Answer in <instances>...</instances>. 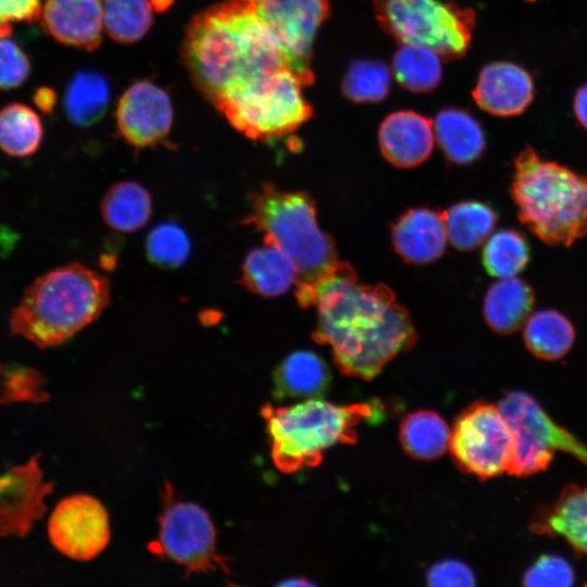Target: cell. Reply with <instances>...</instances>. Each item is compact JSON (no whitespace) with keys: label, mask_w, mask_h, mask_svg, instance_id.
<instances>
[{"label":"cell","mask_w":587,"mask_h":587,"mask_svg":"<svg viewBox=\"0 0 587 587\" xmlns=\"http://www.w3.org/2000/svg\"><path fill=\"white\" fill-rule=\"evenodd\" d=\"M249 202L241 223L262 233L264 242L292 261L297 302L302 309L313 307L317 286L340 263L333 238L319 226L314 201L307 192L265 183L249 195Z\"/></svg>","instance_id":"obj_3"},{"label":"cell","mask_w":587,"mask_h":587,"mask_svg":"<svg viewBox=\"0 0 587 587\" xmlns=\"http://www.w3.org/2000/svg\"><path fill=\"white\" fill-rule=\"evenodd\" d=\"M434 141L433 121L413 111L391 113L380 124L378 132L383 155L401 168L414 167L427 160Z\"/></svg>","instance_id":"obj_18"},{"label":"cell","mask_w":587,"mask_h":587,"mask_svg":"<svg viewBox=\"0 0 587 587\" xmlns=\"http://www.w3.org/2000/svg\"><path fill=\"white\" fill-rule=\"evenodd\" d=\"M40 117L29 107L10 103L0 109V149L11 157L35 153L42 140Z\"/></svg>","instance_id":"obj_30"},{"label":"cell","mask_w":587,"mask_h":587,"mask_svg":"<svg viewBox=\"0 0 587 587\" xmlns=\"http://www.w3.org/2000/svg\"><path fill=\"white\" fill-rule=\"evenodd\" d=\"M377 413L375 404H337L324 399H305L290 407L265 404L272 459L283 473L319 465L324 452L339 444H354L358 425Z\"/></svg>","instance_id":"obj_6"},{"label":"cell","mask_w":587,"mask_h":587,"mask_svg":"<svg viewBox=\"0 0 587 587\" xmlns=\"http://www.w3.org/2000/svg\"><path fill=\"white\" fill-rule=\"evenodd\" d=\"M153 5L149 0H107L103 8V27L111 39L130 43L149 30Z\"/></svg>","instance_id":"obj_33"},{"label":"cell","mask_w":587,"mask_h":587,"mask_svg":"<svg viewBox=\"0 0 587 587\" xmlns=\"http://www.w3.org/2000/svg\"><path fill=\"white\" fill-rule=\"evenodd\" d=\"M540 534L563 537L575 550L587 554V485H569L550 507L534 519Z\"/></svg>","instance_id":"obj_22"},{"label":"cell","mask_w":587,"mask_h":587,"mask_svg":"<svg viewBox=\"0 0 587 587\" xmlns=\"http://www.w3.org/2000/svg\"><path fill=\"white\" fill-rule=\"evenodd\" d=\"M510 193L520 222L545 243L570 247L587 233V176L529 146L513 161Z\"/></svg>","instance_id":"obj_5"},{"label":"cell","mask_w":587,"mask_h":587,"mask_svg":"<svg viewBox=\"0 0 587 587\" xmlns=\"http://www.w3.org/2000/svg\"><path fill=\"white\" fill-rule=\"evenodd\" d=\"M389 68L376 61L359 60L351 64L344 78L345 95L357 102L383 100L390 87Z\"/></svg>","instance_id":"obj_35"},{"label":"cell","mask_w":587,"mask_h":587,"mask_svg":"<svg viewBox=\"0 0 587 587\" xmlns=\"http://www.w3.org/2000/svg\"><path fill=\"white\" fill-rule=\"evenodd\" d=\"M40 0H0V38L11 35L14 23L40 20Z\"/></svg>","instance_id":"obj_39"},{"label":"cell","mask_w":587,"mask_h":587,"mask_svg":"<svg viewBox=\"0 0 587 587\" xmlns=\"http://www.w3.org/2000/svg\"><path fill=\"white\" fill-rule=\"evenodd\" d=\"M111 299L109 279L79 263L37 277L10 316V330L40 348L59 346L97 320Z\"/></svg>","instance_id":"obj_4"},{"label":"cell","mask_w":587,"mask_h":587,"mask_svg":"<svg viewBox=\"0 0 587 587\" xmlns=\"http://www.w3.org/2000/svg\"><path fill=\"white\" fill-rule=\"evenodd\" d=\"M41 26L55 40L92 50L101 42L103 8L98 0H46Z\"/></svg>","instance_id":"obj_17"},{"label":"cell","mask_w":587,"mask_h":587,"mask_svg":"<svg viewBox=\"0 0 587 587\" xmlns=\"http://www.w3.org/2000/svg\"><path fill=\"white\" fill-rule=\"evenodd\" d=\"M523 339L530 353L541 360L563 358L575 340V328L563 313L544 309L532 313L524 324Z\"/></svg>","instance_id":"obj_26"},{"label":"cell","mask_w":587,"mask_h":587,"mask_svg":"<svg viewBox=\"0 0 587 587\" xmlns=\"http://www.w3.org/2000/svg\"><path fill=\"white\" fill-rule=\"evenodd\" d=\"M111 90L107 78L92 70L76 73L68 83L64 107L70 121L76 126H91L107 112Z\"/></svg>","instance_id":"obj_27"},{"label":"cell","mask_w":587,"mask_h":587,"mask_svg":"<svg viewBox=\"0 0 587 587\" xmlns=\"http://www.w3.org/2000/svg\"><path fill=\"white\" fill-rule=\"evenodd\" d=\"M527 1H536V0H527Z\"/></svg>","instance_id":"obj_43"},{"label":"cell","mask_w":587,"mask_h":587,"mask_svg":"<svg viewBox=\"0 0 587 587\" xmlns=\"http://www.w3.org/2000/svg\"><path fill=\"white\" fill-rule=\"evenodd\" d=\"M442 214L448 240L461 251H471L484 243L498 221L489 204L476 200L458 202Z\"/></svg>","instance_id":"obj_28"},{"label":"cell","mask_w":587,"mask_h":587,"mask_svg":"<svg viewBox=\"0 0 587 587\" xmlns=\"http://www.w3.org/2000/svg\"><path fill=\"white\" fill-rule=\"evenodd\" d=\"M30 63L26 53L12 40L0 38V89L22 85L29 75Z\"/></svg>","instance_id":"obj_38"},{"label":"cell","mask_w":587,"mask_h":587,"mask_svg":"<svg viewBox=\"0 0 587 587\" xmlns=\"http://www.w3.org/2000/svg\"><path fill=\"white\" fill-rule=\"evenodd\" d=\"M190 250L191 242L186 230L170 221L155 225L145 241L147 259L162 270H176L184 265Z\"/></svg>","instance_id":"obj_34"},{"label":"cell","mask_w":587,"mask_h":587,"mask_svg":"<svg viewBox=\"0 0 587 587\" xmlns=\"http://www.w3.org/2000/svg\"><path fill=\"white\" fill-rule=\"evenodd\" d=\"M382 28L399 45L423 46L442 60L466 53L475 12L440 0H374Z\"/></svg>","instance_id":"obj_8"},{"label":"cell","mask_w":587,"mask_h":587,"mask_svg":"<svg viewBox=\"0 0 587 587\" xmlns=\"http://www.w3.org/2000/svg\"><path fill=\"white\" fill-rule=\"evenodd\" d=\"M167 501L160 516L159 537L151 550L184 566L187 573H229L226 559L215 547V528L207 511L197 503Z\"/></svg>","instance_id":"obj_11"},{"label":"cell","mask_w":587,"mask_h":587,"mask_svg":"<svg viewBox=\"0 0 587 587\" xmlns=\"http://www.w3.org/2000/svg\"><path fill=\"white\" fill-rule=\"evenodd\" d=\"M498 408L513 435L509 474L527 476L546 470L555 450L574 455L587 466V445L557 425L530 395L510 391Z\"/></svg>","instance_id":"obj_9"},{"label":"cell","mask_w":587,"mask_h":587,"mask_svg":"<svg viewBox=\"0 0 587 587\" xmlns=\"http://www.w3.org/2000/svg\"><path fill=\"white\" fill-rule=\"evenodd\" d=\"M182 58L196 87L214 107L253 80L292 68L247 0H225L195 15Z\"/></svg>","instance_id":"obj_2"},{"label":"cell","mask_w":587,"mask_h":587,"mask_svg":"<svg viewBox=\"0 0 587 587\" xmlns=\"http://www.w3.org/2000/svg\"><path fill=\"white\" fill-rule=\"evenodd\" d=\"M53 484L45 479L40 454L0 471V536H26L47 510Z\"/></svg>","instance_id":"obj_14"},{"label":"cell","mask_w":587,"mask_h":587,"mask_svg":"<svg viewBox=\"0 0 587 587\" xmlns=\"http://www.w3.org/2000/svg\"><path fill=\"white\" fill-rule=\"evenodd\" d=\"M328 365L313 351L288 354L274 372L275 396L279 399H312L324 396L330 387Z\"/></svg>","instance_id":"obj_23"},{"label":"cell","mask_w":587,"mask_h":587,"mask_svg":"<svg viewBox=\"0 0 587 587\" xmlns=\"http://www.w3.org/2000/svg\"><path fill=\"white\" fill-rule=\"evenodd\" d=\"M45 384V377L33 367L0 364V404L45 402L49 398Z\"/></svg>","instance_id":"obj_36"},{"label":"cell","mask_w":587,"mask_h":587,"mask_svg":"<svg viewBox=\"0 0 587 587\" xmlns=\"http://www.w3.org/2000/svg\"><path fill=\"white\" fill-rule=\"evenodd\" d=\"M533 287L516 276L498 278L484 297L483 315L486 324L497 334L512 335L533 313Z\"/></svg>","instance_id":"obj_20"},{"label":"cell","mask_w":587,"mask_h":587,"mask_svg":"<svg viewBox=\"0 0 587 587\" xmlns=\"http://www.w3.org/2000/svg\"><path fill=\"white\" fill-rule=\"evenodd\" d=\"M441 58L432 49L400 45L392 59V70L398 83L413 92L434 89L441 78Z\"/></svg>","instance_id":"obj_32"},{"label":"cell","mask_w":587,"mask_h":587,"mask_svg":"<svg viewBox=\"0 0 587 587\" xmlns=\"http://www.w3.org/2000/svg\"><path fill=\"white\" fill-rule=\"evenodd\" d=\"M52 546L77 561L96 558L110 540L109 516L102 503L88 495L62 499L48 522Z\"/></svg>","instance_id":"obj_13"},{"label":"cell","mask_w":587,"mask_h":587,"mask_svg":"<svg viewBox=\"0 0 587 587\" xmlns=\"http://www.w3.org/2000/svg\"><path fill=\"white\" fill-rule=\"evenodd\" d=\"M573 110L578 123L587 129V83L577 89Z\"/></svg>","instance_id":"obj_41"},{"label":"cell","mask_w":587,"mask_h":587,"mask_svg":"<svg viewBox=\"0 0 587 587\" xmlns=\"http://www.w3.org/2000/svg\"><path fill=\"white\" fill-rule=\"evenodd\" d=\"M530 245L521 232L503 228L491 234L485 241L482 262L494 277H513L525 270L530 261Z\"/></svg>","instance_id":"obj_31"},{"label":"cell","mask_w":587,"mask_h":587,"mask_svg":"<svg viewBox=\"0 0 587 587\" xmlns=\"http://www.w3.org/2000/svg\"><path fill=\"white\" fill-rule=\"evenodd\" d=\"M304 79L290 67L235 90L215 108L238 132L253 140H271L292 133L312 115L302 95Z\"/></svg>","instance_id":"obj_7"},{"label":"cell","mask_w":587,"mask_h":587,"mask_svg":"<svg viewBox=\"0 0 587 587\" xmlns=\"http://www.w3.org/2000/svg\"><path fill=\"white\" fill-rule=\"evenodd\" d=\"M427 584L430 586H473L475 576L472 570L458 560H442L435 563L427 572Z\"/></svg>","instance_id":"obj_40"},{"label":"cell","mask_w":587,"mask_h":587,"mask_svg":"<svg viewBox=\"0 0 587 587\" xmlns=\"http://www.w3.org/2000/svg\"><path fill=\"white\" fill-rule=\"evenodd\" d=\"M448 236L442 212L428 208L407 211L391 229L395 251L411 264H427L440 258Z\"/></svg>","instance_id":"obj_19"},{"label":"cell","mask_w":587,"mask_h":587,"mask_svg":"<svg viewBox=\"0 0 587 587\" xmlns=\"http://www.w3.org/2000/svg\"><path fill=\"white\" fill-rule=\"evenodd\" d=\"M575 582L572 565L562 557L542 554L524 573L525 586L564 587Z\"/></svg>","instance_id":"obj_37"},{"label":"cell","mask_w":587,"mask_h":587,"mask_svg":"<svg viewBox=\"0 0 587 587\" xmlns=\"http://www.w3.org/2000/svg\"><path fill=\"white\" fill-rule=\"evenodd\" d=\"M434 133L447 158L454 163H472L485 151L486 140L480 125L464 111H440L434 122Z\"/></svg>","instance_id":"obj_24"},{"label":"cell","mask_w":587,"mask_h":587,"mask_svg":"<svg viewBox=\"0 0 587 587\" xmlns=\"http://www.w3.org/2000/svg\"><path fill=\"white\" fill-rule=\"evenodd\" d=\"M473 98L480 109L495 116L520 115L533 101V79L515 63L492 62L480 71Z\"/></svg>","instance_id":"obj_16"},{"label":"cell","mask_w":587,"mask_h":587,"mask_svg":"<svg viewBox=\"0 0 587 587\" xmlns=\"http://www.w3.org/2000/svg\"><path fill=\"white\" fill-rule=\"evenodd\" d=\"M449 449L463 472L486 479L508 472L513 435L498 407L477 401L457 416Z\"/></svg>","instance_id":"obj_10"},{"label":"cell","mask_w":587,"mask_h":587,"mask_svg":"<svg viewBox=\"0 0 587 587\" xmlns=\"http://www.w3.org/2000/svg\"><path fill=\"white\" fill-rule=\"evenodd\" d=\"M239 283L250 292L265 298L286 294L297 282L292 261L276 246L263 242L246 254Z\"/></svg>","instance_id":"obj_21"},{"label":"cell","mask_w":587,"mask_h":587,"mask_svg":"<svg viewBox=\"0 0 587 587\" xmlns=\"http://www.w3.org/2000/svg\"><path fill=\"white\" fill-rule=\"evenodd\" d=\"M313 307L312 338L330 348L336 366L347 376L374 378L417 339L392 290L384 284H360L353 267L342 261L317 286Z\"/></svg>","instance_id":"obj_1"},{"label":"cell","mask_w":587,"mask_h":587,"mask_svg":"<svg viewBox=\"0 0 587 587\" xmlns=\"http://www.w3.org/2000/svg\"><path fill=\"white\" fill-rule=\"evenodd\" d=\"M399 437L410 457L433 460L441 457L449 448L451 430L437 412L417 410L404 416Z\"/></svg>","instance_id":"obj_29"},{"label":"cell","mask_w":587,"mask_h":587,"mask_svg":"<svg viewBox=\"0 0 587 587\" xmlns=\"http://www.w3.org/2000/svg\"><path fill=\"white\" fill-rule=\"evenodd\" d=\"M272 33L290 66L308 85L312 45L329 13V0H247Z\"/></svg>","instance_id":"obj_12"},{"label":"cell","mask_w":587,"mask_h":587,"mask_svg":"<svg viewBox=\"0 0 587 587\" xmlns=\"http://www.w3.org/2000/svg\"><path fill=\"white\" fill-rule=\"evenodd\" d=\"M34 101L45 113H51L55 103V93L49 88H40L34 95Z\"/></svg>","instance_id":"obj_42"},{"label":"cell","mask_w":587,"mask_h":587,"mask_svg":"<svg viewBox=\"0 0 587 587\" xmlns=\"http://www.w3.org/2000/svg\"><path fill=\"white\" fill-rule=\"evenodd\" d=\"M173 124V108L168 95L155 84L139 80L120 98L116 126L120 136L136 150L163 143Z\"/></svg>","instance_id":"obj_15"},{"label":"cell","mask_w":587,"mask_h":587,"mask_svg":"<svg viewBox=\"0 0 587 587\" xmlns=\"http://www.w3.org/2000/svg\"><path fill=\"white\" fill-rule=\"evenodd\" d=\"M104 223L113 230L128 234L141 229L152 214L149 191L133 180L113 184L100 204Z\"/></svg>","instance_id":"obj_25"}]
</instances>
